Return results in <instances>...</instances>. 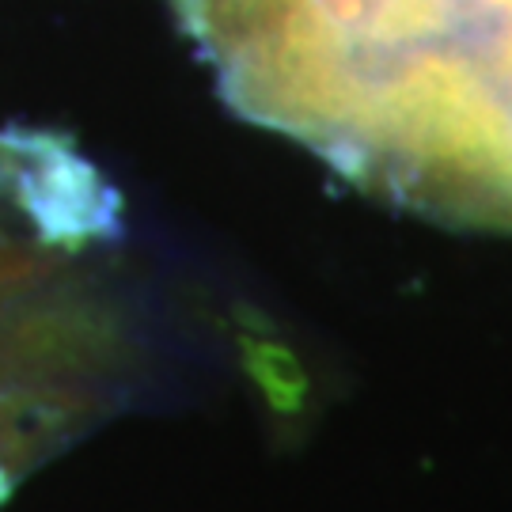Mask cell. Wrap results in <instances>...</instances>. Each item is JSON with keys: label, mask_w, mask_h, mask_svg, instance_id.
<instances>
[{"label": "cell", "mask_w": 512, "mask_h": 512, "mask_svg": "<svg viewBox=\"0 0 512 512\" xmlns=\"http://www.w3.org/2000/svg\"><path fill=\"white\" fill-rule=\"evenodd\" d=\"M224 103L425 217L512 232V0H175Z\"/></svg>", "instance_id": "6da1fadb"}]
</instances>
